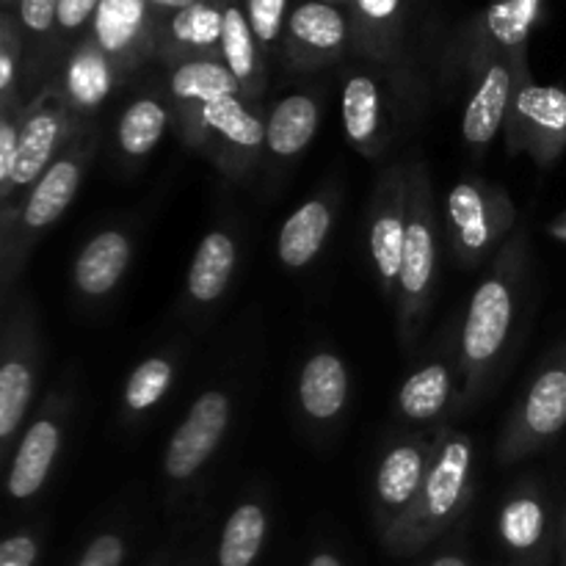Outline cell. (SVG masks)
Masks as SVG:
<instances>
[{
  "label": "cell",
  "instance_id": "cell-1",
  "mask_svg": "<svg viewBox=\"0 0 566 566\" xmlns=\"http://www.w3.org/2000/svg\"><path fill=\"white\" fill-rule=\"evenodd\" d=\"M525 263H528V241H525L523 227H517L495 254L464 315L457 354L459 370H462V392H459L462 409L484 396L506 357L520 298H523Z\"/></svg>",
  "mask_w": 566,
  "mask_h": 566
},
{
  "label": "cell",
  "instance_id": "cell-2",
  "mask_svg": "<svg viewBox=\"0 0 566 566\" xmlns=\"http://www.w3.org/2000/svg\"><path fill=\"white\" fill-rule=\"evenodd\" d=\"M473 497V440L464 431L442 429L434 462L409 512L381 534L392 556H415L440 539Z\"/></svg>",
  "mask_w": 566,
  "mask_h": 566
},
{
  "label": "cell",
  "instance_id": "cell-3",
  "mask_svg": "<svg viewBox=\"0 0 566 566\" xmlns=\"http://www.w3.org/2000/svg\"><path fill=\"white\" fill-rule=\"evenodd\" d=\"M409 205H407V235H403L401 276H398L396 318L398 337L407 348L415 346L431 310L437 291V241H440V219H437L434 188L426 160H412L407 166Z\"/></svg>",
  "mask_w": 566,
  "mask_h": 566
},
{
  "label": "cell",
  "instance_id": "cell-4",
  "mask_svg": "<svg viewBox=\"0 0 566 566\" xmlns=\"http://www.w3.org/2000/svg\"><path fill=\"white\" fill-rule=\"evenodd\" d=\"M97 138L83 133L53 166L42 175V180L31 188L25 202L17 210L14 221L0 230V265H3V291L9 293L20 276L28 254L36 247L39 238L66 213L72 199L77 197L86 166L92 160Z\"/></svg>",
  "mask_w": 566,
  "mask_h": 566
},
{
  "label": "cell",
  "instance_id": "cell-5",
  "mask_svg": "<svg viewBox=\"0 0 566 566\" xmlns=\"http://www.w3.org/2000/svg\"><path fill=\"white\" fill-rule=\"evenodd\" d=\"M188 147L213 160L227 177H243L265 147V119L243 94L171 111Z\"/></svg>",
  "mask_w": 566,
  "mask_h": 566
},
{
  "label": "cell",
  "instance_id": "cell-6",
  "mask_svg": "<svg viewBox=\"0 0 566 566\" xmlns=\"http://www.w3.org/2000/svg\"><path fill=\"white\" fill-rule=\"evenodd\" d=\"M446 221L457 263L479 269L486 260H495L503 243L514 235L517 208L495 182L464 177L448 193Z\"/></svg>",
  "mask_w": 566,
  "mask_h": 566
},
{
  "label": "cell",
  "instance_id": "cell-7",
  "mask_svg": "<svg viewBox=\"0 0 566 566\" xmlns=\"http://www.w3.org/2000/svg\"><path fill=\"white\" fill-rule=\"evenodd\" d=\"M83 136V125L66 105L59 83L44 86L20 114V153L14 169V199L0 213V230L14 221L17 210L25 202L31 188L42 180L44 171Z\"/></svg>",
  "mask_w": 566,
  "mask_h": 566
},
{
  "label": "cell",
  "instance_id": "cell-8",
  "mask_svg": "<svg viewBox=\"0 0 566 566\" xmlns=\"http://www.w3.org/2000/svg\"><path fill=\"white\" fill-rule=\"evenodd\" d=\"M39 337L36 318L28 298H20L6 315L3 326V363H0V459L11 462V448L20 442L22 423L36 385Z\"/></svg>",
  "mask_w": 566,
  "mask_h": 566
},
{
  "label": "cell",
  "instance_id": "cell-9",
  "mask_svg": "<svg viewBox=\"0 0 566 566\" xmlns=\"http://www.w3.org/2000/svg\"><path fill=\"white\" fill-rule=\"evenodd\" d=\"M566 429V348L547 359L497 440V462H520Z\"/></svg>",
  "mask_w": 566,
  "mask_h": 566
},
{
  "label": "cell",
  "instance_id": "cell-10",
  "mask_svg": "<svg viewBox=\"0 0 566 566\" xmlns=\"http://www.w3.org/2000/svg\"><path fill=\"white\" fill-rule=\"evenodd\" d=\"M509 155H531L539 169H553L566 153V88L523 77L506 122Z\"/></svg>",
  "mask_w": 566,
  "mask_h": 566
},
{
  "label": "cell",
  "instance_id": "cell-11",
  "mask_svg": "<svg viewBox=\"0 0 566 566\" xmlns=\"http://www.w3.org/2000/svg\"><path fill=\"white\" fill-rule=\"evenodd\" d=\"M407 205H409V177L407 166H390L381 171L379 182L370 197L368 213V247L374 260L376 276L387 296L396 302L398 276H401L403 235H407Z\"/></svg>",
  "mask_w": 566,
  "mask_h": 566
},
{
  "label": "cell",
  "instance_id": "cell-12",
  "mask_svg": "<svg viewBox=\"0 0 566 566\" xmlns=\"http://www.w3.org/2000/svg\"><path fill=\"white\" fill-rule=\"evenodd\" d=\"M437 442H440V431L434 437H409V440L396 442L381 457L374 479L376 523L381 534H387L420 495L431 462H434Z\"/></svg>",
  "mask_w": 566,
  "mask_h": 566
},
{
  "label": "cell",
  "instance_id": "cell-13",
  "mask_svg": "<svg viewBox=\"0 0 566 566\" xmlns=\"http://www.w3.org/2000/svg\"><path fill=\"white\" fill-rule=\"evenodd\" d=\"M230 415V396L224 390H208L191 403L166 448L164 470L171 484H186L210 462L224 440Z\"/></svg>",
  "mask_w": 566,
  "mask_h": 566
},
{
  "label": "cell",
  "instance_id": "cell-14",
  "mask_svg": "<svg viewBox=\"0 0 566 566\" xmlns=\"http://www.w3.org/2000/svg\"><path fill=\"white\" fill-rule=\"evenodd\" d=\"M475 72H479V83L464 105L462 138L473 153H481L506 127L514 92H517L520 81L531 75V70L517 66L506 55H490L475 64Z\"/></svg>",
  "mask_w": 566,
  "mask_h": 566
},
{
  "label": "cell",
  "instance_id": "cell-15",
  "mask_svg": "<svg viewBox=\"0 0 566 566\" xmlns=\"http://www.w3.org/2000/svg\"><path fill=\"white\" fill-rule=\"evenodd\" d=\"M64 426H66V401L64 396L53 392L48 398L36 418L28 423L22 431L20 442L14 448V457L9 464V490L11 501L22 503L31 501L50 479L55 459L61 453V442H64Z\"/></svg>",
  "mask_w": 566,
  "mask_h": 566
},
{
  "label": "cell",
  "instance_id": "cell-16",
  "mask_svg": "<svg viewBox=\"0 0 566 566\" xmlns=\"http://www.w3.org/2000/svg\"><path fill=\"white\" fill-rule=\"evenodd\" d=\"M352 39L348 17L335 3L302 0L287 14L285 55L296 70H321L343 55Z\"/></svg>",
  "mask_w": 566,
  "mask_h": 566
},
{
  "label": "cell",
  "instance_id": "cell-17",
  "mask_svg": "<svg viewBox=\"0 0 566 566\" xmlns=\"http://www.w3.org/2000/svg\"><path fill=\"white\" fill-rule=\"evenodd\" d=\"M88 31V39L114 61L119 72L138 66L144 55L158 48L147 0H103Z\"/></svg>",
  "mask_w": 566,
  "mask_h": 566
},
{
  "label": "cell",
  "instance_id": "cell-18",
  "mask_svg": "<svg viewBox=\"0 0 566 566\" xmlns=\"http://www.w3.org/2000/svg\"><path fill=\"white\" fill-rule=\"evenodd\" d=\"M221 33L224 3L199 0L166 20L164 33L158 36V55L175 66L193 59H221Z\"/></svg>",
  "mask_w": 566,
  "mask_h": 566
},
{
  "label": "cell",
  "instance_id": "cell-19",
  "mask_svg": "<svg viewBox=\"0 0 566 566\" xmlns=\"http://www.w3.org/2000/svg\"><path fill=\"white\" fill-rule=\"evenodd\" d=\"M542 17V0H490L481 17L479 50L473 66L490 55H506L517 66H528V42Z\"/></svg>",
  "mask_w": 566,
  "mask_h": 566
},
{
  "label": "cell",
  "instance_id": "cell-20",
  "mask_svg": "<svg viewBox=\"0 0 566 566\" xmlns=\"http://www.w3.org/2000/svg\"><path fill=\"white\" fill-rule=\"evenodd\" d=\"M116 75H119L116 64L92 39H83L72 50V55L66 59L64 77H61L59 88L81 125H86V116H92L108 99V94L114 92Z\"/></svg>",
  "mask_w": 566,
  "mask_h": 566
},
{
  "label": "cell",
  "instance_id": "cell-21",
  "mask_svg": "<svg viewBox=\"0 0 566 566\" xmlns=\"http://www.w3.org/2000/svg\"><path fill=\"white\" fill-rule=\"evenodd\" d=\"M352 9L359 50L381 64H392L403 50L415 0H352Z\"/></svg>",
  "mask_w": 566,
  "mask_h": 566
},
{
  "label": "cell",
  "instance_id": "cell-22",
  "mask_svg": "<svg viewBox=\"0 0 566 566\" xmlns=\"http://www.w3.org/2000/svg\"><path fill=\"white\" fill-rule=\"evenodd\" d=\"M343 127L354 149L365 158H379L387 144L381 86L368 72H352L343 83Z\"/></svg>",
  "mask_w": 566,
  "mask_h": 566
},
{
  "label": "cell",
  "instance_id": "cell-23",
  "mask_svg": "<svg viewBox=\"0 0 566 566\" xmlns=\"http://www.w3.org/2000/svg\"><path fill=\"white\" fill-rule=\"evenodd\" d=\"M133 260V241L125 230H103L75 260V287L83 298H105L125 276Z\"/></svg>",
  "mask_w": 566,
  "mask_h": 566
},
{
  "label": "cell",
  "instance_id": "cell-24",
  "mask_svg": "<svg viewBox=\"0 0 566 566\" xmlns=\"http://www.w3.org/2000/svg\"><path fill=\"white\" fill-rule=\"evenodd\" d=\"M332 224H335V197L321 193V197L298 205L285 219L280 241H276L282 265L285 269H304V265L313 263L321 249L326 247Z\"/></svg>",
  "mask_w": 566,
  "mask_h": 566
},
{
  "label": "cell",
  "instance_id": "cell-25",
  "mask_svg": "<svg viewBox=\"0 0 566 566\" xmlns=\"http://www.w3.org/2000/svg\"><path fill=\"white\" fill-rule=\"evenodd\" d=\"M453 398V359L446 354L412 370L398 390V412L407 423L429 426L448 412Z\"/></svg>",
  "mask_w": 566,
  "mask_h": 566
},
{
  "label": "cell",
  "instance_id": "cell-26",
  "mask_svg": "<svg viewBox=\"0 0 566 566\" xmlns=\"http://www.w3.org/2000/svg\"><path fill=\"white\" fill-rule=\"evenodd\" d=\"M348 401V370L332 352H318L304 363L298 376V403L315 423H332L340 418Z\"/></svg>",
  "mask_w": 566,
  "mask_h": 566
},
{
  "label": "cell",
  "instance_id": "cell-27",
  "mask_svg": "<svg viewBox=\"0 0 566 566\" xmlns=\"http://www.w3.org/2000/svg\"><path fill=\"white\" fill-rule=\"evenodd\" d=\"M221 61L230 66L235 81L241 83V94L254 103L265 88V61L247 11L238 3H224V33H221Z\"/></svg>",
  "mask_w": 566,
  "mask_h": 566
},
{
  "label": "cell",
  "instance_id": "cell-28",
  "mask_svg": "<svg viewBox=\"0 0 566 566\" xmlns=\"http://www.w3.org/2000/svg\"><path fill=\"white\" fill-rule=\"evenodd\" d=\"M238 265V247L230 232L213 230L199 241L188 269V298L197 307L219 302L230 287Z\"/></svg>",
  "mask_w": 566,
  "mask_h": 566
},
{
  "label": "cell",
  "instance_id": "cell-29",
  "mask_svg": "<svg viewBox=\"0 0 566 566\" xmlns=\"http://www.w3.org/2000/svg\"><path fill=\"white\" fill-rule=\"evenodd\" d=\"M318 119L321 105L313 94H287L265 119V149L280 160L296 158L315 138Z\"/></svg>",
  "mask_w": 566,
  "mask_h": 566
},
{
  "label": "cell",
  "instance_id": "cell-30",
  "mask_svg": "<svg viewBox=\"0 0 566 566\" xmlns=\"http://www.w3.org/2000/svg\"><path fill=\"white\" fill-rule=\"evenodd\" d=\"M497 534L503 545L517 556H536L551 534V517L539 492L523 486L506 497L497 514Z\"/></svg>",
  "mask_w": 566,
  "mask_h": 566
},
{
  "label": "cell",
  "instance_id": "cell-31",
  "mask_svg": "<svg viewBox=\"0 0 566 566\" xmlns=\"http://www.w3.org/2000/svg\"><path fill=\"white\" fill-rule=\"evenodd\" d=\"M227 94H241V83L221 59L186 61V64H177L169 75L171 111L210 103Z\"/></svg>",
  "mask_w": 566,
  "mask_h": 566
},
{
  "label": "cell",
  "instance_id": "cell-32",
  "mask_svg": "<svg viewBox=\"0 0 566 566\" xmlns=\"http://www.w3.org/2000/svg\"><path fill=\"white\" fill-rule=\"evenodd\" d=\"M171 111L160 97L144 94L136 97L119 116V127H116V142H119L122 155L127 160H142L158 147L164 138L166 127H169Z\"/></svg>",
  "mask_w": 566,
  "mask_h": 566
},
{
  "label": "cell",
  "instance_id": "cell-33",
  "mask_svg": "<svg viewBox=\"0 0 566 566\" xmlns=\"http://www.w3.org/2000/svg\"><path fill=\"white\" fill-rule=\"evenodd\" d=\"M269 536V514L260 503L243 501L235 512L227 517L221 528L216 564L219 566H252Z\"/></svg>",
  "mask_w": 566,
  "mask_h": 566
},
{
  "label": "cell",
  "instance_id": "cell-34",
  "mask_svg": "<svg viewBox=\"0 0 566 566\" xmlns=\"http://www.w3.org/2000/svg\"><path fill=\"white\" fill-rule=\"evenodd\" d=\"M175 385V359L155 354L138 363L130 370L125 385V396H122V412L127 420H136L147 415L149 409L158 407L164 401L166 392Z\"/></svg>",
  "mask_w": 566,
  "mask_h": 566
},
{
  "label": "cell",
  "instance_id": "cell-35",
  "mask_svg": "<svg viewBox=\"0 0 566 566\" xmlns=\"http://www.w3.org/2000/svg\"><path fill=\"white\" fill-rule=\"evenodd\" d=\"M22 36L17 33L11 14H3V33H0V111L25 108L17 97V77H20Z\"/></svg>",
  "mask_w": 566,
  "mask_h": 566
},
{
  "label": "cell",
  "instance_id": "cell-36",
  "mask_svg": "<svg viewBox=\"0 0 566 566\" xmlns=\"http://www.w3.org/2000/svg\"><path fill=\"white\" fill-rule=\"evenodd\" d=\"M243 11H247L260 50L271 53L285 39L287 0H243Z\"/></svg>",
  "mask_w": 566,
  "mask_h": 566
},
{
  "label": "cell",
  "instance_id": "cell-37",
  "mask_svg": "<svg viewBox=\"0 0 566 566\" xmlns=\"http://www.w3.org/2000/svg\"><path fill=\"white\" fill-rule=\"evenodd\" d=\"M20 114L17 111H0V213L14 199V169L17 153H20Z\"/></svg>",
  "mask_w": 566,
  "mask_h": 566
},
{
  "label": "cell",
  "instance_id": "cell-38",
  "mask_svg": "<svg viewBox=\"0 0 566 566\" xmlns=\"http://www.w3.org/2000/svg\"><path fill=\"white\" fill-rule=\"evenodd\" d=\"M61 0H17V20L31 39H48L59 20Z\"/></svg>",
  "mask_w": 566,
  "mask_h": 566
},
{
  "label": "cell",
  "instance_id": "cell-39",
  "mask_svg": "<svg viewBox=\"0 0 566 566\" xmlns=\"http://www.w3.org/2000/svg\"><path fill=\"white\" fill-rule=\"evenodd\" d=\"M127 556V542L125 536L116 534V531H105L97 534L86 545V551L81 553L75 566H122Z\"/></svg>",
  "mask_w": 566,
  "mask_h": 566
},
{
  "label": "cell",
  "instance_id": "cell-40",
  "mask_svg": "<svg viewBox=\"0 0 566 566\" xmlns=\"http://www.w3.org/2000/svg\"><path fill=\"white\" fill-rule=\"evenodd\" d=\"M39 539L31 531H17L0 542V566H36Z\"/></svg>",
  "mask_w": 566,
  "mask_h": 566
},
{
  "label": "cell",
  "instance_id": "cell-41",
  "mask_svg": "<svg viewBox=\"0 0 566 566\" xmlns=\"http://www.w3.org/2000/svg\"><path fill=\"white\" fill-rule=\"evenodd\" d=\"M99 3H103V0H61L55 31H59L61 36H72V33L81 31L83 25H92Z\"/></svg>",
  "mask_w": 566,
  "mask_h": 566
},
{
  "label": "cell",
  "instance_id": "cell-42",
  "mask_svg": "<svg viewBox=\"0 0 566 566\" xmlns=\"http://www.w3.org/2000/svg\"><path fill=\"white\" fill-rule=\"evenodd\" d=\"M147 3L153 11H171V14H175V11H182L188 9V6L199 3V0H147Z\"/></svg>",
  "mask_w": 566,
  "mask_h": 566
},
{
  "label": "cell",
  "instance_id": "cell-43",
  "mask_svg": "<svg viewBox=\"0 0 566 566\" xmlns=\"http://www.w3.org/2000/svg\"><path fill=\"white\" fill-rule=\"evenodd\" d=\"M547 232H551V235L556 238V241L566 243V210H564L562 216H556V219H553L551 224H547Z\"/></svg>",
  "mask_w": 566,
  "mask_h": 566
},
{
  "label": "cell",
  "instance_id": "cell-44",
  "mask_svg": "<svg viewBox=\"0 0 566 566\" xmlns=\"http://www.w3.org/2000/svg\"><path fill=\"white\" fill-rule=\"evenodd\" d=\"M307 566H343V562H340V558L335 556V553L321 551V553H315L313 558H310Z\"/></svg>",
  "mask_w": 566,
  "mask_h": 566
},
{
  "label": "cell",
  "instance_id": "cell-45",
  "mask_svg": "<svg viewBox=\"0 0 566 566\" xmlns=\"http://www.w3.org/2000/svg\"><path fill=\"white\" fill-rule=\"evenodd\" d=\"M429 566H470V562L459 553H446V556H437Z\"/></svg>",
  "mask_w": 566,
  "mask_h": 566
},
{
  "label": "cell",
  "instance_id": "cell-46",
  "mask_svg": "<svg viewBox=\"0 0 566 566\" xmlns=\"http://www.w3.org/2000/svg\"><path fill=\"white\" fill-rule=\"evenodd\" d=\"M562 531H564V545H566V506H564V525H562Z\"/></svg>",
  "mask_w": 566,
  "mask_h": 566
},
{
  "label": "cell",
  "instance_id": "cell-47",
  "mask_svg": "<svg viewBox=\"0 0 566 566\" xmlns=\"http://www.w3.org/2000/svg\"><path fill=\"white\" fill-rule=\"evenodd\" d=\"M149 566H166V564H164V558H155V562L149 564Z\"/></svg>",
  "mask_w": 566,
  "mask_h": 566
},
{
  "label": "cell",
  "instance_id": "cell-48",
  "mask_svg": "<svg viewBox=\"0 0 566 566\" xmlns=\"http://www.w3.org/2000/svg\"><path fill=\"white\" fill-rule=\"evenodd\" d=\"M324 3H340V0H324Z\"/></svg>",
  "mask_w": 566,
  "mask_h": 566
},
{
  "label": "cell",
  "instance_id": "cell-49",
  "mask_svg": "<svg viewBox=\"0 0 566 566\" xmlns=\"http://www.w3.org/2000/svg\"><path fill=\"white\" fill-rule=\"evenodd\" d=\"M3 3H6V6H11V3H14V0H3Z\"/></svg>",
  "mask_w": 566,
  "mask_h": 566
}]
</instances>
